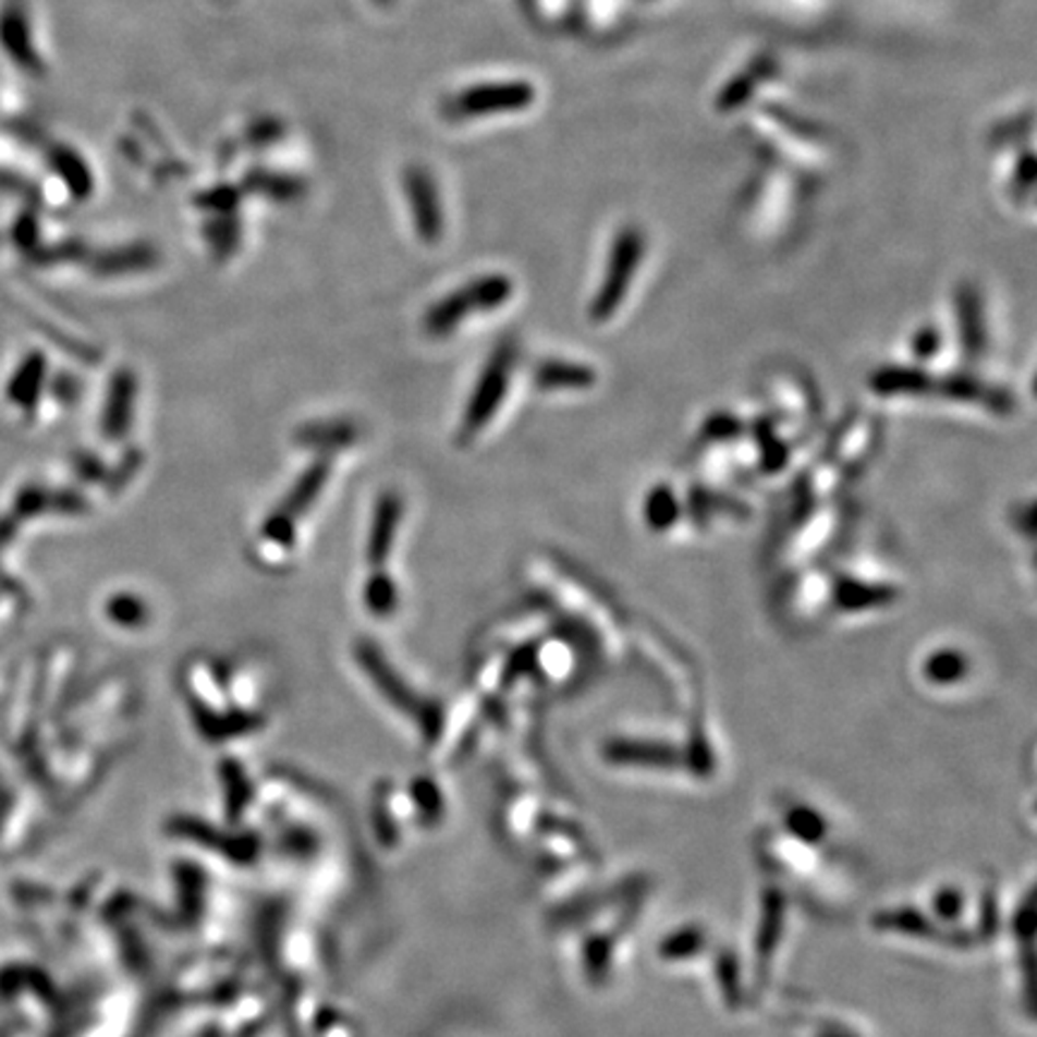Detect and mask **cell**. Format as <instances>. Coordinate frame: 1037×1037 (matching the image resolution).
<instances>
[{
    "instance_id": "6da1fadb",
    "label": "cell",
    "mask_w": 1037,
    "mask_h": 1037,
    "mask_svg": "<svg viewBox=\"0 0 1037 1037\" xmlns=\"http://www.w3.org/2000/svg\"><path fill=\"white\" fill-rule=\"evenodd\" d=\"M749 125L776 163L797 175H819L835 161V139L819 123L781 103H757Z\"/></svg>"
},
{
    "instance_id": "7a4b0ae2",
    "label": "cell",
    "mask_w": 1037,
    "mask_h": 1037,
    "mask_svg": "<svg viewBox=\"0 0 1037 1037\" xmlns=\"http://www.w3.org/2000/svg\"><path fill=\"white\" fill-rule=\"evenodd\" d=\"M646 257V235L636 223H624L608 245L603 277L598 281V291L588 303V320L596 325L608 322L618 315L624 298L634 284L639 267Z\"/></svg>"
},
{
    "instance_id": "3957f363",
    "label": "cell",
    "mask_w": 1037,
    "mask_h": 1037,
    "mask_svg": "<svg viewBox=\"0 0 1037 1037\" xmlns=\"http://www.w3.org/2000/svg\"><path fill=\"white\" fill-rule=\"evenodd\" d=\"M512 293H514V284L510 277L504 274L480 277L476 281H471L468 286L459 289L450 293L447 298L435 303L428 310L426 320H423V325H426L428 334L447 337L452 334L454 329L471 315L500 310L502 305L512 298Z\"/></svg>"
},
{
    "instance_id": "277c9868",
    "label": "cell",
    "mask_w": 1037,
    "mask_h": 1037,
    "mask_svg": "<svg viewBox=\"0 0 1037 1037\" xmlns=\"http://www.w3.org/2000/svg\"><path fill=\"white\" fill-rule=\"evenodd\" d=\"M514 363L516 346L512 341H504V344H498V349L492 351L488 363L483 365V373L478 375L474 392L468 396L462 426H459V442H471L478 432L488 428V423L498 414L507 392H510Z\"/></svg>"
},
{
    "instance_id": "5b68a950",
    "label": "cell",
    "mask_w": 1037,
    "mask_h": 1037,
    "mask_svg": "<svg viewBox=\"0 0 1037 1037\" xmlns=\"http://www.w3.org/2000/svg\"><path fill=\"white\" fill-rule=\"evenodd\" d=\"M536 101V87L524 80L486 82V85L468 87L456 97V111L466 118H480L492 113L524 111Z\"/></svg>"
},
{
    "instance_id": "8992f818",
    "label": "cell",
    "mask_w": 1037,
    "mask_h": 1037,
    "mask_svg": "<svg viewBox=\"0 0 1037 1037\" xmlns=\"http://www.w3.org/2000/svg\"><path fill=\"white\" fill-rule=\"evenodd\" d=\"M778 75L773 56H757L747 65H742L716 94L718 113H737L757 101L759 94L771 85Z\"/></svg>"
},
{
    "instance_id": "52a82bcc",
    "label": "cell",
    "mask_w": 1037,
    "mask_h": 1037,
    "mask_svg": "<svg viewBox=\"0 0 1037 1037\" xmlns=\"http://www.w3.org/2000/svg\"><path fill=\"white\" fill-rule=\"evenodd\" d=\"M402 516H404L402 495L394 490H385L380 498H377L370 534H368V548H365V558H368L373 570H382L389 556H392L399 526H402Z\"/></svg>"
},
{
    "instance_id": "ba28073f",
    "label": "cell",
    "mask_w": 1037,
    "mask_h": 1037,
    "mask_svg": "<svg viewBox=\"0 0 1037 1037\" xmlns=\"http://www.w3.org/2000/svg\"><path fill=\"white\" fill-rule=\"evenodd\" d=\"M935 394H941L947 399H953V402H965V404H975L983 406L992 414H1011L1013 411V396L1001 387H992L989 382L977 380L973 375H949V377H935Z\"/></svg>"
},
{
    "instance_id": "9c48e42d",
    "label": "cell",
    "mask_w": 1037,
    "mask_h": 1037,
    "mask_svg": "<svg viewBox=\"0 0 1037 1037\" xmlns=\"http://www.w3.org/2000/svg\"><path fill=\"white\" fill-rule=\"evenodd\" d=\"M135 399H137V377L130 370H118L111 377L109 394H106V406L101 414V430L106 438L121 440L133 426L135 414Z\"/></svg>"
},
{
    "instance_id": "30bf717a",
    "label": "cell",
    "mask_w": 1037,
    "mask_h": 1037,
    "mask_svg": "<svg viewBox=\"0 0 1037 1037\" xmlns=\"http://www.w3.org/2000/svg\"><path fill=\"white\" fill-rule=\"evenodd\" d=\"M356 661L361 666L363 673H368L373 680V685L380 690L385 697H389L396 704H411L414 701V694L406 687V682L399 678V670L387 661L382 656L380 648H377L373 642L361 639L356 644Z\"/></svg>"
},
{
    "instance_id": "8fae6325",
    "label": "cell",
    "mask_w": 1037,
    "mask_h": 1037,
    "mask_svg": "<svg viewBox=\"0 0 1037 1037\" xmlns=\"http://www.w3.org/2000/svg\"><path fill=\"white\" fill-rule=\"evenodd\" d=\"M598 380V373L588 368L586 363L574 361H544L536 365L534 382L544 392H582V389H591Z\"/></svg>"
},
{
    "instance_id": "7c38bea8",
    "label": "cell",
    "mask_w": 1037,
    "mask_h": 1037,
    "mask_svg": "<svg viewBox=\"0 0 1037 1037\" xmlns=\"http://www.w3.org/2000/svg\"><path fill=\"white\" fill-rule=\"evenodd\" d=\"M956 320H959V334L963 341V349L965 353H968V358L983 356L985 344H987L985 313H983L980 293H977L975 286L971 284H963L956 289Z\"/></svg>"
},
{
    "instance_id": "4fadbf2b",
    "label": "cell",
    "mask_w": 1037,
    "mask_h": 1037,
    "mask_svg": "<svg viewBox=\"0 0 1037 1037\" xmlns=\"http://www.w3.org/2000/svg\"><path fill=\"white\" fill-rule=\"evenodd\" d=\"M358 438H361V430L356 423L351 420H317V423H305V426L296 430V444L320 454L346 450V447L356 444Z\"/></svg>"
},
{
    "instance_id": "5bb4252c",
    "label": "cell",
    "mask_w": 1037,
    "mask_h": 1037,
    "mask_svg": "<svg viewBox=\"0 0 1037 1037\" xmlns=\"http://www.w3.org/2000/svg\"><path fill=\"white\" fill-rule=\"evenodd\" d=\"M329 474H332V464H329V459H317V462L305 468L298 476V480L293 483L291 490L286 492V498L281 500L277 510L281 514H286L289 518H293V522H298V518L315 504V500L320 498V492L329 480Z\"/></svg>"
},
{
    "instance_id": "9a60e30c",
    "label": "cell",
    "mask_w": 1037,
    "mask_h": 1037,
    "mask_svg": "<svg viewBox=\"0 0 1037 1037\" xmlns=\"http://www.w3.org/2000/svg\"><path fill=\"white\" fill-rule=\"evenodd\" d=\"M869 387L881 396H915V394H932L935 375H929L923 368H907V365H889V368H879L871 375Z\"/></svg>"
},
{
    "instance_id": "2e32d148",
    "label": "cell",
    "mask_w": 1037,
    "mask_h": 1037,
    "mask_svg": "<svg viewBox=\"0 0 1037 1037\" xmlns=\"http://www.w3.org/2000/svg\"><path fill=\"white\" fill-rule=\"evenodd\" d=\"M895 596V588L887 584H871L857 580H841L833 588V603L845 612L871 610V608H887L891 606Z\"/></svg>"
},
{
    "instance_id": "e0dca14e",
    "label": "cell",
    "mask_w": 1037,
    "mask_h": 1037,
    "mask_svg": "<svg viewBox=\"0 0 1037 1037\" xmlns=\"http://www.w3.org/2000/svg\"><path fill=\"white\" fill-rule=\"evenodd\" d=\"M408 197L411 207H414V219L418 233L426 241L438 239L440 233V211H438V193L430 183L426 173L411 171L408 175Z\"/></svg>"
},
{
    "instance_id": "ac0fdd59",
    "label": "cell",
    "mask_w": 1037,
    "mask_h": 1037,
    "mask_svg": "<svg viewBox=\"0 0 1037 1037\" xmlns=\"http://www.w3.org/2000/svg\"><path fill=\"white\" fill-rule=\"evenodd\" d=\"M871 442H875V426H871V420H855L851 428L843 430L839 442H835L833 462L843 464L845 468L863 464L871 450Z\"/></svg>"
},
{
    "instance_id": "d6986e66",
    "label": "cell",
    "mask_w": 1037,
    "mask_h": 1037,
    "mask_svg": "<svg viewBox=\"0 0 1037 1037\" xmlns=\"http://www.w3.org/2000/svg\"><path fill=\"white\" fill-rule=\"evenodd\" d=\"M971 670L968 656L963 651H956V648H939L932 656L927 658L923 666V673L929 682L935 685H956Z\"/></svg>"
},
{
    "instance_id": "ffe728a7",
    "label": "cell",
    "mask_w": 1037,
    "mask_h": 1037,
    "mask_svg": "<svg viewBox=\"0 0 1037 1037\" xmlns=\"http://www.w3.org/2000/svg\"><path fill=\"white\" fill-rule=\"evenodd\" d=\"M363 603L375 618H392L399 608V588L385 570H375L363 586Z\"/></svg>"
},
{
    "instance_id": "44dd1931",
    "label": "cell",
    "mask_w": 1037,
    "mask_h": 1037,
    "mask_svg": "<svg viewBox=\"0 0 1037 1037\" xmlns=\"http://www.w3.org/2000/svg\"><path fill=\"white\" fill-rule=\"evenodd\" d=\"M680 516V502L675 492L668 486H656L648 490L644 500V518L654 532H666L673 526Z\"/></svg>"
},
{
    "instance_id": "7402d4cb",
    "label": "cell",
    "mask_w": 1037,
    "mask_h": 1037,
    "mask_svg": "<svg viewBox=\"0 0 1037 1037\" xmlns=\"http://www.w3.org/2000/svg\"><path fill=\"white\" fill-rule=\"evenodd\" d=\"M106 618L118 627L139 630L149 622V606L137 594H115L106 600Z\"/></svg>"
},
{
    "instance_id": "603a6c76",
    "label": "cell",
    "mask_w": 1037,
    "mask_h": 1037,
    "mask_svg": "<svg viewBox=\"0 0 1037 1037\" xmlns=\"http://www.w3.org/2000/svg\"><path fill=\"white\" fill-rule=\"evenodd\" d=\"M1006 187H1009V195H1011L1013 203L1021 205L1023 199H1028V203H1033L1035 157H1033L1030 145L1018 147V157H1016V161H1013V167H1011Z\"/></svg>"
},
{
    "instance_id": "cb8c5ba5",
    "label": "cell",
    "mask_w": 1037,
    "mask_h": 1037,
    "mask_svg": "<svg viewBox=\"0 0 1037 1037\" xmlns=\"http://www.w3.org/2000/svg\"><path fill=\"white\" fill-rule=\"evenodd\" d=\"M41 380H44V356L34 353V356L27 358V363L22 365L17 375L13 377V385H10V394H13L17 406H34L32 402L37 399L41 392Z\"/></svg>"
},
{
    "instance_id": "d4e9b609",
    "label": "cell",
    "mask_w": 1037,
    "mask_h": 1037,
    "mask_svg": "<svg viewBox=\"0 0 1037 1037\" xmlns=\"http://www.w3.org/2000/svg\"><path fill=\"white\" fill-rule=\"evenodd\" d=\"M831 526H833V518L827 514V516H817L815 522H809L803 532H800L797 540L793 544V556L795 560L800 558H805L809 556L812 550H817L823 540L829 538L831 534Z\"/></svg>"
},
{
    "instance_id": "484cf974",
    "label": "cell",
    "mask_w": 1037,
    "mask_h": 1037,
    "mask_svg": "<svg viewBox=\"0 0 1037 1037\" xmlns=\"http://www.w3.org/2000/svg\"><path fill=\"white\" fill-rule=\"evenodd\" d=\"M742 420L735 418V416H730V414H716L711 418H706L704 420V438H709V440H735L742 435Z\"/></svg>"
},
{
    "instance_id": "4316f807",
    "label": "cell",
    "mask_w": 1037,
    "mask_h": 1037,
    "mask_svg": "<svg viewBox=\"0 0 1037 1037\" xmlns=\"http://www.w3.org/2000/svg\"><path fill=\"white\" fill-rule=\"evenodd\" d=\"M911 349H913V356H915L917 361L935 358L937 351L941 349V334H939V329L932 327V325L917 329V332H915L913 339H911Z\"/></svg>"
},
{
    "instance_id": "83f0119b",
    "label": "cell",
    "mask_w": 1037,
    "mask_h": 1037,
    "mask_svg": "<svg viewBox=\"0 0 1037 1037\" xmlns=\"http://www.w3.org/2000/svg\"><path fill=\"white\" fill-rule=\"evenodd\" d=\"M139 466H143V454H139L137 450L127 452V454L123 456L121 468H118V474L109 476V488H111V490H121V488L125 486V483H127V478H133V476L137 474Z\"/></svg>"
}]
</instances>
